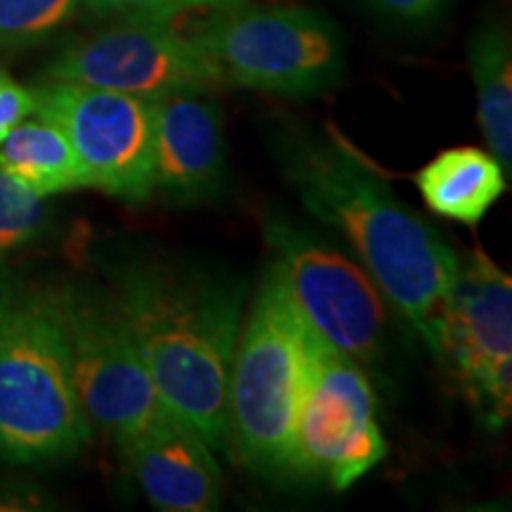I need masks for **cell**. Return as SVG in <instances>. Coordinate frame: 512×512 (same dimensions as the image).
<instances>
[{"instance_id": "1", "label": "cell", "mask_w": 512, "mask_h": 512, "mask_svg": "<svg viewBox=\"0 0 512 512\" xmlns=\"http://www.w3.org/2000/svg\"><path fill=\"white\" fill-rule=\"evenodd\" d=\"M268 143L304 209L344 240L396 316L437 354L439 313L458 266L456 249L335 133L285 121Z\"/></svg>"}, {"instance_id": "2", "label": "cell", "mask_w": 512, "mask_h": 512, "mask_svg": "<svg viewBox=\"0 0 512 512\" xmlns=\"http://www.w3.org/2000/svg\"><path fill=\"white\" fill-rule=\"evenodd\" d=\"M110 297L166 411L228 451V380L245 320V283L178 256L121 254Z\"/></svg>"}, {"instance_id": "3", "label": "cell", "mask_w": 512, "mask_h": 512, "mask_svg": "<svg viewBox=\"0 0 512 512\" xmlns=\"http://www.w3.org/2000/svg\"><path fill=\"white\" fill-rule=\"evenodd\" d=\"M91 432L55 290L0 275V463H62Z\"/></svg>"}, {"instance_id": "4", "label": "cell", "mask_w": 512, "mask_h": 512, "mask_svg": "<svg viewBox=\"0 0 512 512\" xmlns=\"http://www.w3.org/2000/svg\"><path fill=\"white\" fill-rule=\"evenodd\" d=\"M309 347V323L283 275L268 264L242 320L230 368L228 437L245 467L275 484L290 482Z\"/></svg>"}, {"instance_id": "5", "label": "cell", "mask_w": 512, "mask_h": 512, "mask_svg": "<svg viewBox=\"0 0 512 512\" xmlns=\"http://www.w3.org/2000/svg\"><path fill=\"white\" fill-rule=\"evenodd\" d=\"M264 238L309 328L368 375L382 373L396 342L394 309L366 268L285 216H268Z\"/></svg>"}, {"instance_id": "6", "label": "cell", "mask_w": 512, "mask_h": 512, "mask_svg": "<svg viewBox=\"0 0 512 512\" xmlns=\"http://www.w3.org/2000/svg\"><path fill=\"white\" fill-rule=\"evenodd\" d=\"M214 64L219 83L287 98L328 93L347 67L342 31L309 8H223L195 36Z\"/></svg>"}, {"instance_id": "7", "label": "cell", "mask_w": 512, "mask_h": 512, "mask_svg": "<svg viewBox=\"0 0 512 512\" xmlns=\"http://www.w3.org/2000/svg\"><path fill=\"white\" fill-rule=\"evenodd\" d=\"M434 358L486 430L512 413V280L482 249L458 256L439 313Z\"/></svg>"}, {"instance_id": "8", "label": "cell", "mask_w": 512, "mask_h": 512, "mask_svg": "<svg viewBox=\"0 0 512 512\" xmlns=\"http://www.w3.org/2000/svg\"><path fill=\"white\" fill-rule=\"evenodd\" d=\"M370 375L311 330L290 482L351 489L387 456Z\"/></svg>"}, {"instance_id": "9", "label": "cell", "mask_w": 512, "mask_h": 512, "mask_svg": "<svg viewBox=\"0 0 512 512\" xmlns=\"http://www.w3.org/2000/svg\"><path fill=\"white\" fill-rule=\"evenodd\" d=\"M55 297L83 415L121 448L169 411L110 292L67 285Z\"/></svg>"}, {"instance_id": "10", "label": "cell", "mask_w": 512, "mask_h": 512, "mask_svg": "<svg viewBox=\"0 0 512 512\" xmlns=\"http://www.w3.org/2000/svg\"><path fill=\"white\" fill-rule=\"evenodd\" d=\"M34 100L36 117L69 138L88 188L128 204L150 200L155 102L64 81L41 83Z\"/></svg>"}, {"instance_id": "11", "label": "cell", "mask_w": 512, "mask_h": 512, "mask_svg": "<svg viewBox=\"0 0 512 512\" xmlns=\"http://www.w3.org/2000/svg\"><path fill=\"white\" fill-rule=\"evenodd\" d=\"M46 81L157 102L178 93H207L219 76L195 36L157 19H126L57 55L46 67Z\"/></svg>"}, {"instance_id": "12", "label": "cell", "mask_w": 512, "mask_h": 512, "mask_svg": "<svg viewBox=\"0 0 512 512\" xmlns=\"http://www.w3.org/2000/svg\"><path fill=\"white\" fill-rule=\"evenodd\" d=\"M228 183L223 114L204 93L157 100L152 112V192L178 209L216 202Z\"/></svg>"}, {"instance_id": "13", "label": "cell", "mask_w": 512, "mask_h": 512, "mask_svg": "<svg viewBox=\"0 0 512 512\" xmlns=\"http://www.w3.org/2000/svg\"><path fill=\"white\" fill-rule=\"evenodd\" d=\"M131 475L152 508L214 512L221 508L216 451L188 422L166 413L121 446Z\"/></svg>"}, {"instance_id": "14", "label": "cell", "mask_w": 512, "mask_h": 512, "mask_svg": "<svg viewBox=\"0 0 512 512\" xmlns=\"http://www.w3.org/2000/svg\"><path fill=\"white\" fill-rule=\"evenodd\" d=\"M508 181L489 150L470 145L439 152L415 174V188L432 214L463 226H479L508 190Z\"/></svg>"}, {"instance_id": "15", "label": "cell", "mask_w": 512, "mask_h": 512, "mask_svg": "<svg viewBox=\"0 0 512 512\" xmlns=\"http://www.w3.org/2000/svg\"><path fill=\"white\" fill-rule=\"evenodd\" d=\"M0 171H5L38 197L88 188L86 171L62 128L41 117L24 119L0 145Z\"/></svg>"}, {"instance_id": "16", "label": "cell", "mask_w": 512, "mask_h": 512, "mask_svg": "<svg viewBox=\"0 0 512 512\" xmlns=\"http://www.w3.org/2000/svg\"><path fill=\"white\" fill-rule=\"evenodd\" d=\"M470 72L477 119L489 152L510 176L512 169V41L503 24H486L470 41Z\"/></svg>"}, {"instance_id": "17", "label": "cell", "mask_w": 512, "mask_h": 512, "mask_svg": "<svg viewBox=\"0 0 512 512\" xmlns=\"http://www.w3.org/2000/svg\"><path fill=\"white\" fill-rule=\"evenodd\" d=\"M53 214L46 197L0 171V266L48 233Z\"/></svg>"}, {"instance_id": "18", "label": "cell", "mask_w": 512, "mask_h": 512, "mask_svg": "<svg viewBox=\"0 0 512 512\" xmlns=\"http://www.w3.org/2000/svg\"><path fill=\"white\" fill-rule=\"evenodd\" d=\"M81 0H0V50L46 41L72 19Z\"/></svg>"}, {"instance_id": "19", "label": "cell", "mask_w": 512, "mask_h": 512, "mask_svg": "<svg viewBox=\"0 0 512 512\" xmlns=\"http://www.w3.org/2000/svg\"><path fill=\"white\" fill-rule=\"evenodd\" d=\"M242 0H81L95 15H121L126 19H157L169 22L195 10L233 8Z\"/></svg>"}, {"instance_id": "20", "label": "cell", "mask_w": 512, "mask_h": 512, "mask_svg": "<svg viewBox=\"0 0 512 512\" xmlns=\"http://www.w3.org/2000/svg\"><path fill=\"white\" fill-rule=\"evenodd\" d=\"M34 105L36 100L31 88H24L8 74H0V145L19 121L34 114Z\"/></svg>"}, {"instance_id": "21", "label": "cell", "mask_w": 512, "mask_h": 512, "mask_svg": "<svg viewBox=\"0 0 512 512\" xmlns=\"http://www.w3.org/2000/svg\"><path fill=\"white\" fill-rule=\"evenodd\" d=\"M377 15L399 24H427L446 10L448 0H363Z\"/></svg>"}]
</instances>
